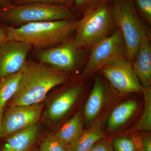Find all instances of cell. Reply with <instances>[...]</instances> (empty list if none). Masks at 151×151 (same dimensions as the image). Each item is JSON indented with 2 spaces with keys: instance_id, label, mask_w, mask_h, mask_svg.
<instances>
[{
  "instance_id": "cell-1",
  "label": "cell",
  "mask_w": 151,
  "mask_h": 151,
  "mask_svg": "<svg viewBox=\"0 0 151 151\" xmlns=\"http://www.w3.org/2000/svg\"><path fill=\"white\" fill-rule=\"evenodd\" d=\"M68 73L41 63L27 61L10 106H28L40 103L55 86L64 84Z\"/></svg>"
},
{
  "instance_id": "cell-2",
  "label": "cell",
  "mask_w": 151,
  "mask_h": 151,
  "mask_svg": "<svg viewBox=\"0 0 151 151\" xmlns=\"http://www.w3.org/2000/svg\"><path fill=\"white\" fill-rule=\"evenodd\" d=\"M78 23V19H68L4 27L7 38L27 42L39 50L54 47L72 37Z\"/></svg>"
},
{
  "instance_id": "cell-3",
  "label": "cell",
  "mask_w": 151,
  "mask_h": 151,
  "mask_svg": "<svg viewBox=\"0 0 151 151\" xmlns=\"http://www.w3.org/2000/svg\"><path fill=\"white\" fill-rule=\"evenodd\" d=\"M111 11V0L89 9L78 19L73 41L79 48L90 50L116 29Z\"/></svg>"
},
{
  "instance_id": "cell-4",
  "label": "cell",
  "mask_w": 151,
  "mask_h": 151,
  "mask_svg": "<svg viewBox=\"0 0 151 151\" xmlns=\"http://www.w3.org/2000/svg\"><path fill=\"white\" fill-rule=\"evenodd\" d=\"M76 14L68 5L35 3L4 7L0 19L14 25L32 22L76 19Z\"/></svg>"
},
{
  "instance_id": "cell-5",
  "label": "cell",
  "mask_w": 151,
  "mask_h": 151,
  "mask_svg": "<svg viewBox=\"0 0 151 151\" xmlns=\"http://www.w3.org/2000/svg\"><path fill=\"white\" fill-rule=\"evenodd\" d=\"M111 2L114 22L123 35L128 59L133 63L142 40L145 37L151 35L150 31L139 15L133 2L111 0Z\"/></svg>"
},
{
  "instance_id": "cell-6",
  "label": "cell",
  "mask_w": 151,
  "mask_h": 151,
  "mask_svg": "<svg viewBox=\"0 0 151 151\" xmlns=\"http://www.w3.org/2000/svg\"><path fill=\"white\" fill-rule=\"evenodd\" d=\"M125 57L128 58L127 47L122 32L117 29L89 50L80 78L87 79L107 63Z\"/></svg>"
},
{
  "instance_id": "cell-7",
  "label": "cell",
  "mask_w": 151,
  "mask_h": 151,
  "mask_svg": "<svg viewBox=\"0 0 151 151\" xmlns=\"http://www.w3.org/2000/svg\"><path fill=\"white\" fill-rule=\"evenodd\" d=\"M89 52L76 46L73 36L57 46L38 50L36 55L41 63L68 73L84 66Z\"/></svg>"
},
{
  "instance_id": "cell-8",
  "label": "cell",
  "mask_w": 151,
  "mask_h": 151,
  "mask_svg": "<svg viewBox=\"0 0 151 151\" xmlns=\"http://www.w3.org/2000/svg\"><path fill=\"white\" fill-rule=\"evenodd\" d=\"M102 76L121 93H142L144 88L134 72L132 62L122 58L107 63L100 69Z\"/></svg>"
},
{
  "instance_id": "cell-9",
  "label": "cell",
  "mask_w": 151,
  "mask_h": 151,
  "mask_svg": "<svg viewBox=\"0 0 151 151\" xmlns=\"http://www.w3.org/2000/svg\"><path fill=\"white\" fill-rule=\"evenodd\" d=\"M43 110L40 103L28 106L10 107L3 113L1 124L0 138L11 136L37 124Z\"/></svg>"
},
{
  "instance_id": "cell-10",
  "label": "cell",
  "mask_w": 151,
  "mask_h": 151,
  "mask_svg": "<svg viewBox=\"0 0 151 151\" xmlns=\"http://www.w3.org/2000/svg\"><path fill=\"white\" fill-rule=\"evenodd\" d=\"M32 48L27 42L6 38L0 45V78L20 71Z\"/></svg>"
},
{
  "instance_id": "cell-11",
  "label": "cell",
  "mask_w": 151,
  "mask_h": 151,
  "mask_svg": "<svg viewBox=\"0 0 151 151\" xmlns=\"http://www.w3.org/2000/svg\"><path fill=\"white\" fill-rule=\"evenodd\" d=\"M78 82L59 95L51 103L47 111V118L51 121L62 119L71 110L78 100L86 81Z\"/></svg>"
},
{
  "instance_id": "cell-12",
  "label": "cell",
  "mask_w": 151,
  "mask_h": 151,
  "mask_svg": "<svg viewBox=\"0 0 151 151\" xmlns=\"http://www.w3.org/2000/svg\"><path fill=\"white\" fill-rule=\"evenodd\" d=\"M134 72L143 88L151 85V37L143 38L138 49L134 60L132 63Z\"/></svg>"
},
{
  "instance_id": "cell-13",
  "label": "cell",
  "mask_w": 151,
  "mask_h": 151,
  "mask_svg": "<svg viewBox=\"0 0 151 151\" xmlns=\"http://www.w3.org/2000/svg\"><path fill=\"white\" fill-rule=\"evenodd\" d=\"M106 89L101 76H97L94 80V85L84 106V123L90 126L95 121L105 104Z\"/></svg>"
},
{
  "instance_id": "cell-14",
  "label": "cell",
  "mask_w": 151,
  "mask_h": 151,
  "mask_svg": "<svg viewBox=\"0 0 151 151\" xmlns=\"http://www.w3.org/2000/svg\"><path fill=\"white\" fill-rule=\"evenodd\" d=\"M37 124L11 135L1 151H27L35 142L39 132Z\"/></svg>"
},
{
  "instance_id": "cell-15",
  "label": "cell",
  "mask_w": 151,
  "mask_h": 151,
  "mask_svg": "<svg viewBox=\"0 0 151 151\" xmlns=\"http://www.w3.org/2000/svg\"><path fill=\"white\" fill-rule=\"evenodd\" d=\"M103 119L95 121L75 142L68 147V151H89L97 141L105 138Z\"/></svg>"
},
{
  "instance_id": "cell-16",
  "label": "cell",
  "mask_w": 151,
  "mask_h": 151,
  "mask_svg": "<svg viewBox=\"0 0 151 151\" xmlns=\"http://www.w3.org/2000/svg\"><path fill=\"white\" fill-rule=\"evenodd\" d=\"M84 119L81 111L76 113L58 131L55 136L69 147L80 137L84 132Z\"/></svg>"
},
{
  "instance_id": "cell-17",
  "label": "cell",
  "mask_w": 151,
  "mask_h": 151,
  "mask_svg": "<svg viewBox=\"0 0 151 151\" xmlns=\"http://www.w3.org/2000/svg\"><path fill=\"white\" fill-rule=\"evenodd\" d=\"M137 107V100H130L114 108L110 114L107 122L109 132H116L123 127L133 116Z\"/></svg>"
},
{
  "instance_id": "cell-18",
  "label": "cell",
  "mask_w": 151,
  "mask_h": 151,
  "mask_svg": "<svg viewBox=\"0 0 151 151\" xmlns=\"http://www.w3.org/2000/svg\"><path fill=\"white\" fill-rule=\"evenodd\" d=\"M21 73L22 70L0 78V111L4 110L7 103L15 94Z\"/></svg>"
},
{
  "instance_id": "cell-19",
  "label": "cell",
  "mask_w": 151,
  "mask_h": 151,
  "mask_svg": "<svg viewBox=\"0 0 151 151\" xmlns=\"http://www.w3.org/2000/svg\"><path fill=\"white\" fill-rule=\"evenodd\" d=\"M144 106L143 112L139 122L129 131V133L151 131V87L144 88Z\"/></svg>"
},
{
  "instance_id": "cell-20",
  "label": "cell",
  "mask_w": 151,
  "mask_h": 151,
  "mask_svg": "<svg viewBox=\"0 0 151 151\" xmlns=\"http://www.w3.org/2000/svg\"><path fill=\"white\" fill-rule=\"evenodd\" d=\"M142 137L127 134L116 137L112 141L114 151H141Z\"/></svg>"
},
{
  "instance_id": "cell-21",
  "label": "cell",
  "mask_w": 151,
  "mask_h": 151,
  "mask_svg": "<svg viewBox=\"0 0 151 151\" xmlns=\"http://www.w3.org/2000/svg\"><path fill=\"white\" fill-rule=\"evenodd\" d=\"M40 151H68L67 146L55 135H50L45 139L40 146Z\"/></svg>"
},
{
  "instance_id": "cell-22",
  "label": "cell",
  "mask_w": 151,
  "mask_h": 151,
  "mask_svg": "<svg viewBox=\"0 0 151 151\" xmlns=\"http://www.w3.org/2000/svg\"><path fill=\"white\" fill-rule=\"evenodd\" d=\"M136 10L143 21L151 24V0H133Z\"/></svg>"
},
{
  "instance_id": "cell-23",
  "label": "cell",
  "mask_w": 151,
  "mask_h": 151,
  "mask_svg": "<svg viewBox=\"0 0 151 151\" xmlns=\"http://www.w3.org/2000/svg\"><path fill=\"white\" fill-rule=\"evenodd\" d=\"M107 1L108 0H71L70 5L73 4L82 15L89 9Z\"/></svg>"
},
{
  "instance_id": "cell-24",
  "label": "cell",
  "mask_w": 151,
  "mask_h": 151,
  "mask_svg": "<svg viewBox=\"0 0 151 151\" xmlns=\"http://www.w3.org/2000/svg\"><path fill=\"white\" fill-rule=\"evenodd\" d=\"M9 2L11 4L14 5L30 3H41L54 4L68 5L70 6L71 0H9Z\"/></svg>"
},
{
  "instance_id": "cell-25",
  "label": "cell",
  "mask_w": 151,
  "mask_h": 151,
  "mask_svg": "<svg viewBox=\"0 0 151 151\" xmlns=\"http://www.w3.org/2000/svg\"><path fill=\"white\" fill-rule=\"evenodd\" d=\"M89 151H114L112 142L105 138L97 141Z\"/></svg>"
},
{
  "instance_id": "cell-26",
  "label": "cell",
  "mask_w": 151,
  "mask_h": 151,
  "mask_svg": "<svg viewBox=\"0 0 151 151\" xmlns=\"http://www.w3.org/2000/svg\"><path fill=\"white\" fill-rule=\"evenodd\" d=\"M141 151H151V136L150 134L142 137Z\"/></svg>"
},
{
  "instance_id": "cell-27",
  "label": "cell",
  "mask_w": 151,
  "mask_h": 151,
  "mask_svg": "<svg viewBox=\"0 0 151 151\" xmlns=\"http://www.w3.org/2000/svg\"><path fill=\"white\" fill-rule=\"evenodd\" d=\"M6 39V34L4 27H0V45Z\"/></svg>"
},
{
  "instance_id": "cell-28",
  "label": "cell",
  "mask_w": 151,
  "mask_h": 151,
  "mask_svg": "<svg viewBox=\"0 0 151 151\" xmlns=\"http://www.w3.org/2000/svg\"><path fill=\"white\" fill-rule=\"evenodd\" d=\"M0 4H1L3 6L5 7L10 4L9 2V0H0Z\"/></svg>"
},
{
  "instance_id": "cell-29",
  "label": "cell",
  "mask_w": 151,
  "mask_h": 151,
  "mask_svg": "<svg viewBox=\"0 0 151 151\" xmlns=\"http://www.w3.org/2000/svg\"><path fill=\"white\" fill-rule=\"evenodd\" d=\"M4 112V110H2V111H0V131H1V121L2 117Z\"/></svg>"
},
{
  "instance_id": "cell-30",
  "label": "cell",
  "mask_w": 151,
  "mask_h": 151,
  "mask_svg": "<svg viewBox=\"0 0 151 151\" xmlns=\"http://www.w3.org/2000/svg\"><path fill=\"white\" fill-rule=\"evenodd\" d=\"M127 1H130L133 2V0H127Z\"/></svg>"
}]
</instances>
